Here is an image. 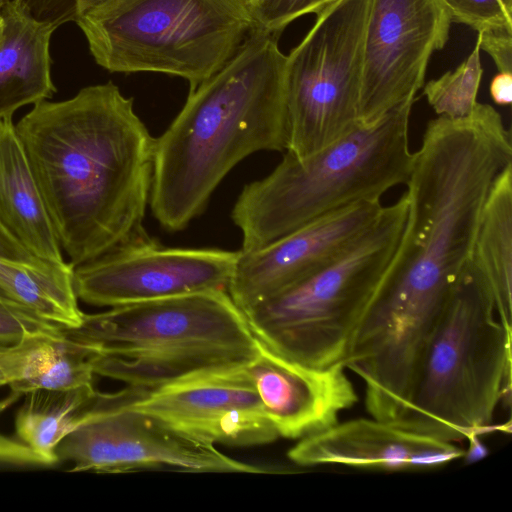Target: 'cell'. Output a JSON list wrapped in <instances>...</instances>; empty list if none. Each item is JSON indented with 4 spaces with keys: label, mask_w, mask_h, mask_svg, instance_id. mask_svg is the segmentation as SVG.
Returning a JSON list of instances; mask_svg holds the SVG:
<instances>
[{
    "label": "cell",
    "mask_w": 512,
    "mask_h": 512,
    "mask_svg": "<svg viewBox=\"0 0 512 512\" xmlns=\"http://www.w3.org/2000/svg\"><path fill=\"white\" fill-rule=\"evenodd\" d=\"M239 251L170 248L148 235L73 268L78 299L116 307L179 295L228 291Z\"/></svg>",
    "instance_id": "obj_10"
},
{
    "label": "cell",
    "mask_w": 512,
    "mask_h": 512,
    "mask_svg": "<svg viewBox=\"0 0 512 512\" xmlns=\"http://www.w3.org/2000/svg\"><path fill=\"white\" fill-rule=\"evenodd\" d=\"M62 327L0 296V346L15 344L35 332L58 331Z\"/></svg>",
    "instance_id": "obj_25"
},
{
    "label": "cell",
    "mask_w": 512,
    "mask_h": 512,
    "mask_svg": "<svg viewBox=\"0 0 512 512\" xmlns=\"http://www.w3.org/2000/svg\"><path fill=\"white\" fill-rule=\"evenodd\" d=\"M512 321L470 267L452 285L408 403L395 421L457 442L491 432L500 402L511 397Z\"/></svg>",
    "instance_id": "obj_4"
},
{
    "label": "cell",
    "mask_w": 512,
    "mask_h": 512,
    "mask_svg": "<svg viewBox=\"0 0 512 512\" xmlns=\"http://www.w3.org/2000/svg\"><path fill=\"white\" fill-rule=\"evenodd\" d=\"M21 395L12 392L0 400V413ZM0 462L24 465H47V462L20 440H13L0 434Z\"/></svg>",
    "instance_id": "obj_28"
},
{
    "label": "cell",
    "mask_w": 512,
    "mask_h": 512,
    "mask_svg": "<svg viewBox=\"0 0 512 512\" xmlns=\"http://www.w3.org/2000/svg\"><path fill=\"white\" fill-rule=\"evenodd\" d=\"M381 201L340 208L254 251L239 250L228 287L236 306L246 311L299 282L338 257L379 216Z\"/></svg>",
    "instance_id": "obj_13"
},
{
    "label": "cell",
    "mask_w": 512,
    "mask_h": 512,
    "mask_svg": "<svg viewBox=\"0 0 512 512\" xmlns=\"http://www.w3.org/2000/svg\"><path fill=\"white\" fill-rule=\"evenodd\" d=\"M25 395L15 417L18 439L48 465L58 462L59 443L85 419L96 399L92 385L71 389H36Z\"/></svg>",
    "instance_id": "obj_21"
},
{
    "label": "cell",
    "mask_w": 512,
    "mask_h": 512,
    "mask_svg": "<svg viewBox=\"0 0 512 512\" xmlns=\"http://www.w3.org/2000/svg\"><path fill=\"white\" fill-rule=\"evenodd\" d=\"M15 128L73 268L147 235L155 138L117 85L37 102Z\"/></svg>",
    "instance_id": "obj_1"
},
{
    "label": "cell",
    "mask_w": 512,
    "mask_h": 512,
    "mask_svg": "<svg viewBox=\"0 0 512 512\" xmlns=\"http://www.w3.org/2000/svg\"><path fill=\"white\" fill-rule=\"evenodd\" d=\"M480 50L494 61L500 73H512V32L489 30L478 32Z\"/></svg>",
    "instance_id": "obj_27"
},
{
    "label": "cell",
    "mask_w": 512,
    "mask_h": 512,
    "mask_svg": "<svg viewBox=\"0 0 512 512\" xmlns=\"http://www.w3.org/2000/svg\"><path fill=\"white\" fill-rule=\"evenodd\" d=\"M56 456L58 461L72 462V472L126 473L167 468L188 472H264L228 457L212 443L127 406L121 391L97 392L93 407L59 443Z\"/></svg>",
    "instance_id": "obj_9"
},
{
    "label": "cell",
    "mask_w": 512,
    "mask_h": 512,
    "mask_svg": "<svg viewBox=\"0 0 512 512\" xmlns=\"http://www.w3.org/2000/svg\"><path fill=\"white\" fill-rule=\"evenodd\" d=\"M372 0H336L286 55V152L308 157L359 124L364 40Z\"/></svg>",
    "instance_id": "obj_8"
},
{
    "label": "cell",
    "mask_w": 512,
    "mask_h": 512,
    "mask_svg": "<svg viewBox=\"0 0 512 512\" xmlns=\"http://www.w3.org/2000/svg\"><path fill=\"white\" fill-rule=\"evenodd\" d=\"M75 23L104 69L179 76L189 91L257 27L248 0H98Z\"/></svg>",
    "instance_id": "obj_7"
},
{
    "label": "cell",
    "mask_w": 512,
    "mask_h": 512,
    "mask_svg": "<svg viewBox=\"0 0 512 512\" xmlns=\"http://www.w3.org/2000/svg\"><path fill=\"white\" fill-rule=\"evenodd\" d=\"M249 2L252 1V0H248Z\"/></svg>",
    "instance_id": "obj_34"
},
{
    "label": "cell",
    "mask_w": 512,
    "mask_h": 512,
    "mask_svg": "<svg viewBox=\"0 0 512 512\" xmlns=\"http://www.w3.org/2000/svg\"><path fill=\"white\" fill-rule=\"evenodd\" d=\"M94 346L58 331L29 334L15 344L0 346V367L11 392L71 389L93 384Z\"/></svg>",
    "instance_id": "obj_18"
},
{
    "label": "cell",
    "mask_w": 512,
    "mask_h": 512,
    "mask_svg": "<svg viewBox=\"0 0 512 512\" xmlns=\"http://www.w3.org/2000/svg\"><path fill=\"white\" fill-rule=\"evenodd\" d=\"M3 29H4V18L2 16L1 5H0V39H1V36L3 33Z\"/></svg>",
    "instance_id": "obj_31"
},
{
    "label": "cell",
    "mask_w": 512,
    "mask_h": 512,
    "mask_svg": "<svg viewBox=\"0 0 512 512\" xmlns=\"http://www.w3.org/2000/svg\"><path fill=\"white\" fill-rule=\"evenodd\" d=\"M406 192L338 257L243 312L257 340L300 365L344 364L404 234Z\"/></svg>",
    "instance_id": "obj_6"
},
{
    "label": "cell",
    "mask_w": 512,
    "mask_h": 512,
    "mask_svg": "<svg viewBox=\"0 0 512 512\" xmlns=\"http://www.w3.org/2000/svg\"><path fill=\"white\" fill-rule=\"evenodd\" d=\"M443 0H372L365 31L359 122L371 124L423 87L432 54L446 45Z\"/></svg>",
    "instance_id": "obj_11"
},
{
    "label": "cell",
    "mask_w": 512,
    "mask_h": 512,
    "mask_svg": "<svg viewBox=\"0 0 512 512\" xmlns=\"http://www.w3.org/2000/svg\"><path fill=\"white\" fill-rule=\"evenodd\" d=\"M246 370L279 437L299 440L325 430L358 400L344 364L309 368L276 354L260 341L258 355Z\"/></svg>",
    "instance_id": "obj_14"
},
{
    "label": "cell",
    "mask_w": 512,
    "mask_h": 512,
    "mask_svg": "<svg viewBox=\"0 0 512 512\" xmlns=\"http://www.w3.org/2000/svg\"><path fill=\"white\" fill-rule=\"evenodd\" d=\"M455 442L408 430L393 420L357 418L306 436L288 451L300 466L326 464L386 471L440 467L464 456Z\"/></svg>",
    "instance_id": "obj_15"
},
{
    "label": "cell",
    "mask_w": 512,
    "mask_h": 512,
    "mask_svg": "<svg viewBox=\"0 0 512 512\" xmlns=\"http://www.w3.org/2000/svg\"><path fill=\"white\" fill-rule=\"evenodd\" d=\"M483 75L480 47L476 41L469 57L454 71L423 85V94L438 116L461 119L469 116L476 106Z\"/></svg>",
    "instance_id": "obj_22"
},
{
    "label": "cell",
    "mask_w": 512,
    "mask_h": 512,
    "mask_svg": "<svg viewBox=\"0 0 512 512\" xmlns=\"http://www.w3.org/2000/svg\"><path fill=\"white\" fill-rule=\"evenodd\" d=\"M452 22L477 32L506 30L512 32V0H443Z\"/></svg>",
    "instance_id": "obj_23"
},
{
    "label": "cell",
    "mask_w": 512,
    "mask_h": 512,
    "mask_svg": "<svg viewBox=\"0 0 512 512\" xmlns=\"http://www.w3.org/2000/svg\"><path fill=\"white\" fill-rule=\"evenodd\" d=\"M7 385V381H6V378L2 372V369L0 367V386H5Z\"/></svg>",
    "instance_id": "obj_32"
},
{
    "label": "cell",
    "mask_w": 512,
    "mask_h": 512,
    "mask_svg": "<svg viewBox=\"0 0 512 512\" xmlns=\"http://www.w3.org/2000/svg\"><path fill=\"white\" fill-rule=\"evenodd\" d=\"M0 224L33 256L65 261L12 117L0 119Z\"/></svg>",
    "instance_id": "obj_17"
},
{
    "label": "cell",
    "mask_w": 512,
    "mask_h": 512,
    "mask_svg": "<svg viewBox=\"0 0 512 512\" xmlns=\"http://www.w3.org/2000/svg\"><path fill=\"white\" fill-rule=\"evenodd\" d=\"M36 258L0 224V268L4 261H32Z\"/></svg>",
    "instance_id": "obj_29"
},
{
    "label": "cell",
    "mask_w": 512,
    "mask_h": 512,
    "mask_svg": "<svg viewBox=\"0 0 512 512\" xmlns=\"http://www.w3.org/2000/svg\"><path fill=\"white\" fill-rule=\"evenodd\" d=\"M4 29L0 39V119L19 108L50 99V42L55 27L31 16L16 0L1 5Z\"/></svg>",
    "instance_id": "obj_16"
},
{
    "label": "cell",
    "mask_w": 512,
    "mask_h": 512,
    "mask_svg": "<svg viewBox=\"0 0 512 512\" xmlns=\"http://www.w3.org/2000/svg\"><path fill=\"white\" fill-rule=\"evenodd\" d=\"M336 0H252L249 2L257 28L279 34L306 14H318Z\"/></svg>",
    "instance_id": "obj_24"
},
{
    "label": "cell",
    "mask_w": 512,
    "mask_h": 512,
    "mask_svg": "<svg viewBox=\"0 0 512 512\" xmlns=\"http://www.w3.org/2000/svg\"><path fill=\"white\" fill-rule=\"evenodd\" d=\"M490 96L500 106H508L512 102V73H499L490 83Z\"/></svg>",
    "instance_id": "obj_30"
},
{
    "label": "cell",
    "mask_w": 512,
    "mask_h": 512,
    "mask_svg": "<svg viewBox=\"0 0 512 512\" xmlns=\"http://www.w3.org/2000/svg\"><path fill=\"white\" fill-rule=\"evenodd\" d=\"M409 100L371 124L320 151L296 158L285 153L266 177L247 184L231 217L242 233L241 251L259 249L345 206L381 201L405 185L412 168Z\"/></svg>",
    "instance_id": "obj_5"
},
{
    "label": "cell",
    "mask_w": 512,
    "mask_h": 512,
    "mask_svg": "<svg viewBox=\"0 0 512 512\" xmlns=\"http://www.w3.org/2000/svg\"><path fill=\"white\" fill-rule=\"evenodd\" d=\"M468 266L512 321V164L494 180L484 203Z\"/></svg>",
    "instance_id": "obj_19"
},
{
    "label": "cell",
    "mask_w": 512,
    "mask_h": 512,
    "mask_svg": "<svg viewBox=\"0 0 512 512\" xmlns=\"http://www.w3.org/2000/svg\"><path fill=\"white\" fill-rule=\"evenodd\" d=\"M277 39L256 27L215 74L189 91L177 116L155 138L149 204L166 230H182L200 215L244 158L262 150L286 151V55Z\"/></svg>",
    "instance_id": "obj_2"
},
{
    "label": "cell",
    "mask_w": 512,
    "mask_h": 512,
    "mask_svg": "<svg viewBox=\"0 0 512 512\" xmlns=\"http://www.w3.org/2000/svg\"><path fill=\"white\" fill-rule=\"evenodd\" d=\"M98 0H16L35 19L56 29L76 22Z\"/></svg>",
    "instance_id": "obj_26"
},
{
    "label": "cell",
    "mask_w": 512,
    "mask_h": 512,
    "mask_svg": "<svg viewBox=\"0 0 512 512\" xmlns=\"http://www.w3.org/2000/svg\"><path fill=\"white\" fill-rule=\"evenodd\" d=\"M64 333L97 350L94 374L152 389L207 371L243 367L259 352L227 291H206L84 314Z\"/></svg>",
    "instance_id": "obj_3"
},
{
    "label": "cell",
    "mask_w": 512,
    "mask_h": 512,
    "mask_svg": "<svg viewBox=\"0 0 512 512\" xmlns=\"http://www.w3.org/2000/svg\"><path fill=\"white\" fill-rule=\"evenodd\" d=\"M7 1H9V0H0V5L6 3Z\"/></svg>",
    "instance_id": "obj_33"
},
{
    "label": "cell",
    "mask_w": 512,
    "mask_h": 512,
    "mask_svg": "<svg viewBox=\"0 0 512 512\" xmlns=\"http://www.w3.org/2000/svg\"><path fill=\"white\" fill-rule=\"evenodd\" d=\"M246 366L202 372L152 389L127 386L122 399L127 406L216 446L271 443L279 436L263 412Z\"/></svg>",
    "instance_id": "obj_12"
},
{
    "label": "cell",
    "mask_w": 512,
    "mask_h": 512,
    "mask_svg": "<svg viewBox=\"0 0 512 512\" xmlns=\"http://www.w3.org/2000/svg\"><path fill=\"white\" fill-rule=\"evenodd\" d=\"M0 296L66 328L81 325L84 314L74 288L73 267L66 261H4Z\"/></svg>",
    "instance_id": "obj_20"
}]
</instances>
